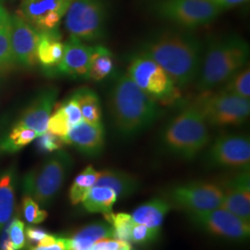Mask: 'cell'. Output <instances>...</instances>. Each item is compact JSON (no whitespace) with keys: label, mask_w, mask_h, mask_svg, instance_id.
<instances>
[{"label":"cell","mask_w":250,"mask_h":250,"mask_svg":"<svg viewBox=\"0 0 250 250\" xmlns=\"http://www.w3.org/2000/svg\"><path fill=\"white\" fill-rule=\"evenodd\" d=\"M10 19L9 13L7 12V10L3 7L2 3L0 2V27L4 25L5 23H7Z\"/></svg>","instance_id":"41"},{"label":"cell","mask_w":250,"mask_h":250,"mask_svg":"<svg viewBox=\"0 0 250 250\" xmlns=\"http://www.w3.org/2000/svg\"><path fill=\"white\" fill-rule=\"evenodd\" d=\"M37 137L38 135L34 130L15 125L9 136L0 144V150L14 153L33 142Z\"/></svg>","instance_id":"28"},{"label":"cell","mask_w":250,"mask_h":250,"mask_svg":"<svg viewBox=\"0 0 250 250\" xmlns=\"http://www.w3.org/2000/svg\"><path fill=\"white\" fill-rule=\"evenodd\" d=\"M64 144L74 146L82 154L90 157H99L105 147V130L103 125H93L81 121L72 127L63 138Z\"/></svg>","instance_id":"16"},{"label":"cell","mask_w":250,"mask_h":250,"mask_svg":"<svg viewBox=\"0 0 250 250\" xmlns=\"http://www.w3.org/2000/svg\"><path fill=\"white\" fill-rule=\"evenodd\" d=\"M95 186L111 188L116 192L118 198H126L138 192L141 183L135 175L125 170L106 169L100 171Z\"/></svg>","instance_id":"20"},{"label":"cell","mask_w":250,"mask_h":250,"mask_svg":"<svg viewBox=\"0 0 250 250\" xmlns=\"http://www.w3.org/2000/svg\"><path fill=\"white\" fill-rule=\"evenodd\" d=\"M92 51L93 46L85 45L79 39L70 36L64 44L62 60L55 68V72L73 78L87 79Z\"/></svg>","instance_id":"18"},{"label":"cell","mask_w":250,"mask_h":250,"mask_svg":"<svg viewBox=\"0 0 250 250\" xmlns=\"http://www.w3.org/2000/svg\"><path fill=\"white\" fill-rule=\"evenodd\" d=\"M36 146L38 150L43 153H51V152L61 150L64 142L62 139L50 132H45V134L38 136Z\"/></svg>","instance_id":"36"},{"label":"cell","mask_w":250,"mask_h":250,"mask_svg":"<svg viewBox=\"0 0 250 250\" xmlns=\"http://www.w3.org/2000/svg\"><path fill=\"white\" fill-rule=\"evenodd\" d=\"M22 212L25 220L31 224H41L47 218V212L41 209L39 204L28 196L22 201Z\"/></svg>","instance_id":"33"},{"label":"cell","mask_w":250,"mask_h":250,"mask_svg":"<svg viewBox=\"0 0 250 250\" xmlns=\"http://www.w3.org/2000/svg\"><path fill=\"white\" fill-rule=\"evenodd\" d=\"M72 167L71 156L58 150L38 168L28 172L23 181L25 196L39 205H51L62 188Z\"/></svg>","instance_id":"5"},{"label":"cell","mask_w":250,"mask_h":250,"mask_svg":"<svg viewBox=\"0 0 250 250\" xmlns=\"http://www.w3.org/2000/svg\"><path fill=\"white\" fill-rule=\"evenodd\" d=\"M221 186L224 190L222 208L250 224V170H239Z\"/></svg>","instance_id":"15"},{"label":"cell","mask_w":250,"mask_h":250,"mask_svg":"<svg viewBox=\"0 0 250 250\" xmlns=\"http://www.w3.org/2000/svg\"><path fill=\"white\" fill-rule=\"evenodd\" d=\"M203 163L208 169L250 170V137L241 134L217 136L206 147Z\"/></svg>","instance_id":"11"},{"label":"cell","mask_w":250,"mask_h":250,"mask_svg":"<svg viewBox=\"0 0 250 250\" xmlns=\"http://www.w3.org/2000/svg\"><path fill=\"white\" fill-rule=\"evenodd\" d=\"M106 222L109 224L113 231V238L120 241L129 242L134 223L131 214L119 212L104 215Z\"/></svg>","instance_id":"29"},{"label":"cell","mask_w":250,"mask_h":250,"mask_svg":"<svg viewBox=\"0 0 250 250\" xmlns=\"http://www.w3.org/2000/svg\"><path fill=\"white\" fill-rule=\"evenodd\" d=\"M113 72L114 62L112 53L106 46L100 45L93 46L87 79L100 82L111 76Z\"/></svg>","instance_id":"24"},{"label":"cell","mask_w":250,"mask_h":250,"mask_svg":"<svg viewBox=\"0 0 250 250\" xmlns=\"http://www.w3.org/2000/svg\"><path fill=\"white\" fill-rule=\"evenodd\" d=\"M30 250H41L40 248H38V247H36V248H33V249H30Z\"/></svg>","instance_id":"43"},{"label":"cell","mask_w":250,"mask_h":250,"mask_svg":"<svg viewBox=\"0 0 250 250\" xmlns=\"http://www.w3.org/2000/svg\"><path fill=\"white\" fill-rule=\"evenodd\" d=\"M99 174L100 171L96 170L92 165H88L75 177L69 192L72 205H77L84 199L91 188L96 185Z\"/></svg>","instance_id":"27"},{"label":"cell","mask_w":250,"mask_h":250,"mask_svg":"<svg viewBox=\"0 0 250 250\" xmlns=\"http://www.w3.org/2000/svg\"><path fill=\"white\" fill-rule=\"evenodd\" d=\"M48 233L43 228L28 226L25 229V236H26L27 248L33 249L37 247L40 241L45 237Z\"/></svg>","instance_id":"37"},{"label":"cell","mask_w":250,"mask_h":250,"mask_svg":"<svg viewBox=\"0 0 250 250\" xmlns=\"http://www.w3.org/2000/svg\"><path fill=\"white\" fill-rule=\"evenodd\" d=\"M249 58L250 45L241 36L228 35L209 38L196 81L197 89L203 94L224 84L247 65Z\"/></svg>","instance_id":"3"},{"label":"cell","mask_w":250,"mask_h":250,"mask_svg":"<svg viewBox=\"0 0 250 250\" xmlns=\"http://www.w3.org/2000/svg\"><path fill=\"white\" fill-rule=\"evenodd\" d=\"M9 224L7 227L2 229L0 238V250H15L9 238Z\"/></svg>","instance_id":"40"},{"label":"cell","mask_w":250,"mask_h":250,"mask_svg":"<svg viewBox=\"0 0 250 250\" xmlns=\"http://www.w3.org/2000/svg\"><path fill=\"white\" fill-rule=\"evenodd\" d=\"M64 44L58 29L40 32V41L37 47V60L47 70L55 69L62 60Z\"/></svg>","instance_id":"21"},{"label":"cell","mask_w":250,"mask_h":250,"mask_svg":"<svg viewBox=\"0 0 250 250\" xmlns=\"http://www.w3.org/2000/svg\"><path fill=\"white\" fill-rule=\"evenodd\" d=\"M116 192L107 187L94 186L82 201L83 208L91 213L108 214L112 212V208L116 203Z\"/></svg>","instance_id":"23"},{"label":"cell","mask_w":250,"mask_h":250,"mask_svg":"<svg viewBox=\"0 0 250 250\" xmlns=\"http://www.w3.org/2000/svg\"><path fill=\"white\" fill-rule=\"evenodd\" d=\"M172 207L166 197H154L137 207L131 214L134 224L161 230V226Z\"/></svg>","instance_id":"19"},{"label":"cell","mask_w":250,"mask_h":250,"mask_svg":"<svg viewBox=\"0 0 250 250\" xmlns=\"http://www.w3.org/2000/svg\"><path fill=\"white\" fill-rule=\"evenodd\" d=\"M40 32L18 14L10 17V44L15 62L24 67H34L37 60Z\"/></svg>","instance_id":"14"},{"label":"cell","mask_w":250,"mask_h":250,"mask_svg":"<svg viewBox=\"0 0 250 250\" xmlns=\"http://www.w3.org/2000/svg\"><path fill=\"white\" fill-rule=\"evenodd\" d=\"M59 91L49 87L41 91L27 107L17 125L34 130L38 136L47 132L48 120L51 116Z\"/></svg>","instance_id":"17"},{"label":"cell","mask_w":250,"mask_h":250,"mask_svg":"<svg viewBox=\"0 0 250 250\" xmlns=\"http://www.w3.org/2000/svg\"><path fill=\"white\" fill-rule=\"evenodd\" d=\"M161 230L153 229L143 224H134L132 232L130 243L136 245H146L157 241L161 235Z\"/></svg>","instance_id":"34"},{"label":"cell","mask_w":250,"mask_h":250,"mask_svg":"<svg viewBox=\"0 0 250 250\" xmlns=\"http://www.w3.org/2000/svg\"><path fill=\"white\" fill-rule=\"evenodd\" d=\"M205 45L192 30L162 29L144 39L137 53L160 65L178 88L195 83Z\"/></svg>","instance_id":"1"},{"label":"cell","mask_w":250,"mask_h":250,"mask_svg":"<svg viewBox=\"0 0 250 250\" xmlns=\"http://www.w3.org/2000/svg\"><path fill=\"white\" fill-rule=\"evenodd\" d=\"M203 94L205 95L197 99L196 103L208 125L218 127L241 125L249 119L250 99L224 90L215 94Z\"/></svg>","instance_id":"9"},{"label":"cell","mask_w":250,"mask_h":250,"mask_svg":"<svg viewBox=\"0 0 250 250\" xmlns=\"http://www.w3.org/2000/svg\"><path fill=\"white\" fill-rule=\"evenodd\" d=\"M9 234L14 250H22L26 246L24 223L19 220L18 218L9 221Z\"/></svg>","instance_id":"35"},{"label":"cell","mask_w":250,"mask_h":250,"mask_svg":"<svg viewBox=\"0 0 250 250\" xmlns=\"http://www.w3.org/2000/svg\"><path fill=\"white\" fill-rule=\"evenodd\" d=\"M107 106L115 133L125 140L143 134L164 114L158 101L138 87L127 72L113 77Z\"/></svg>","instance_id":"2"},{"label":"cell","mask_w":250,"mask_h":250,"mask_svg":"<svg viewBox=\"0 0 250 250\" xmlns=\"http://www.w3.org/2000/svg\"><path fill=\"white\" fill-rule=\"evenodd\" d=\"M150 10L157 18L192 31L212 22L224 11L208 0H158Z\"/></svg>","instance_id":"6"},{"label":"cell","mask_w":250,"mask_h":250,"mask_svg":"<svg viewBox=\"0 0 250 250\" xmlns=\"http://www.w3.org/2000/svg\"><path fill=\"white\" fill-rule=\"evenodd\" d=\"M72 95L78 101L83 120L93 125H101L102 107L98 94L88 87H82Z\"/></svg>","instance_id":"25"},{"label":"cell","mask_w":250,"mask_h":250,"mask_svg":"<svg viewBox=\"0 0 250 250\" xmlns=\"http://www.w3.org/2000/svg\"><path fill=\"white\" fill-rule=\"evenodd\" d=\"M113 238V231L107 222H96L85 225L69 238L68 250H91L102 239Z\"/></svg>","instance_id":"22"},{"label":"cell","mask_w":250,"mask_h":250,"mask_svg":"<svg viewBox=\"0 0 250 250\" xmlns=\"http://www.w3.org/2000/svg\"><path fill=\"white\" fill-rule=\"evenodd\" d=\"M70 129L71 125L68 115L66 114L63 107L60 106L48 120L47 131L61 138H63L68 134Z\"/></svg>","instance_id":"32"},{"label":"cell","mask_w":250,"mask_h":250,"mask_svg":"<svg viewBox=\"0 0 250 250\" xmlns=\"http://www.w3.org/2000/svg\"><path fill=\"white\" fill-rule=\"evenodd\" d=\"M208 1L211 2L212 4L221 8L223 10H225V9H231L235 6L241 5L249 0H208Z\"/></svg>","instance_id":"38"},{"label":"cell","mask_w":250,"mask_h":250,"mask_svg":"<svg viewBox=\"0 0 250 250\" xmlns=\"http://www.w3.org/2000/svg\"><path fill=\"white\" fill-rule=\"evenodd\" d=\"M72 0H22L17 14L39 32L58 29Z\"/></svg>","instance_id":"13"},{"label":"cell","mask_w":250,"mask_h":250,"mask_svg":"<svg viewBox=\"0 0 250 250\" xmlns=\"http://www.w3.org/2000/svg\"><path fill=\"white\" fill-rule=\"evenodd\" d=\"M222 90L239 96L244 99H250V66L246 65L241 70L235 72L225 83V86Z\"/></svg>","instance_id":"30"},{"label":"cell","mask_w":250,"mask_h":250,"mask_svg":"<svg viewBox=\"0 0 250 250\" xmlns=\"http://www.w3.org/2000/svg\"><path fill=\"white\" fill-rule=\"evenodd\" d=\"M69 238H65V237H58L57 241L55 242L52 245L47 246V247H43L40 248L41 250H68L69 249Z\"/></svg>","instance_id":"39"},{"label":"cell","mask_w":250,"mask_h":250,"mask_svg":"<svg viewBox=\"0 0 250 250\" xmlns=\"http://www.w3.org/2000/svg\"><path fill=\"white\" fill-rule=\"evenodd\" d=\"M15 205L14 172L9 170L0 176V231L8 224Z\"/></svg>","instance_id":"26"},{"label":"cell","mask_w":250,"mask_h":250,"mask_svg":"<svg viewBox=\"0 0 250 250\" xmlns=\"http://www.w3.org/2000/svg\"><path fill=\"white\" fill-rule=\"evenodd\" d=\"M118 250H134L133 247L131 246V244L129 242H123L122 246L120 247V249Z\"/></svg>","instance_id":"42"},{"label":"cell","mask_w":250,"mask_h":250,"mask_svg":"<svg viewBox=\"0 0 250 250\" xmlns=\"http://www.w3.org/2000/svg\"><path fill=\"white\" fill-rule=\"evenodd\" d=\"M209 142L208 125L196 102L183 108L173 117L160 135L161 150L186 161L197 159Z\"/></svg>","instance_id":"4"},{"label":"cell","mask_w":250,"mask_h":250,"mask_svg":"<svg viewBox=\"0 0 250 250\" xmlns=\"http://www.w3.org/2000/svg\"><path fill=\"white\" fill-rule=\"evenodd\" d=\"M188 216L190 224L208 234L229 241H247L250 238V223L224 208Z\"/></svg>","instance_id":"12"},{"label":"cell","mask_w":250,"mask_h":250,"mask_svg":"<svg viewBox=\"0 0 250 250\" xmlns=\"http://www.w3.org/2000/svg\"><path fill=\"white\" fill-rule=\"evenodd\" d=\"M64 17L70 36L81 41L96 42L106 36L107 11L104 0H72Z\"/></svg>","instance_id":"7"},{"label":"cell","mask_w":250,"mask_h":250,"mask_svg":"<svg viewBox=\"0 0 250 250\" xmlns=\"http://www.w3.org/2000/svg\"><path fill=\"white\" fill-rule=\"evenodd\" d=\"M127 73L131 79L158 102L170 103L179 97L178 87L160 65L142 55L135 54Z\"/></svg>","instance_id":"10"},{"label":"cell","mask_w":250,"mask_h":250,"mask_svg":"<svg viewBox=\"0 0 250 250\" xmlns=\"http://www.w3.org/2000/svg\"><path fill=\"white\" fill-rule=\"evenodd\" d=\"M163 197L172 208L188 215L199 214L222 208L224 190L219 184L194 181L170 188Z\"/></svg>","instance_id":"8"},{"label":"cell","mask_w":250,"mask_h":250,"mask_svg":"<svg viewBox=\"0 0 250 250\" xmlns=\"http://www.w3.org/2000/svg\"><path fill=\"white\" fill-rule=\"evenodd\" d=\"M10 44V19L0 27V73L8 72L15 65Z\"/></svg>","instance_id":"31"}]
</instances>
